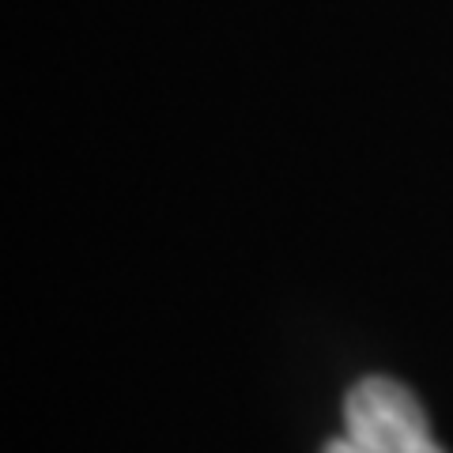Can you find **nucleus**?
<instances>
[{"instance_id":"1","label":"nucleus","mask_w":453,"mask_h":453,"mask_svg":"<svg viewBox=\"0 0 453 453\" xmlns=\"http://www.w3.org/2000/svg\"><path fill=\"white\" fill-rule=\"evenodd\" d=\"M348 438L366 453H446L434 442L416 393L393 378H363L344 396Z\"/></svg>"},{"instance_id":"2","label":"nucleus","mask_w":453,"mask_h":453,"mask_svg":"<svg viewBox=\"0 0 453 453\" xmlns=\"http://www.w3.org/2000/svg\"><path fill=\"white\" fill-rule=\"evenodd\" d=\"M321 453H366V449L359 442H351V438L344 434V438H333V442H325Z\"/></svg>"}]
</instances>
